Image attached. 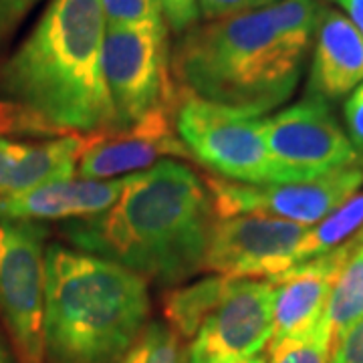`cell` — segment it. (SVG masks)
<instances>
[{
    "instance_id": "cell-1",
    "label": "cell",
    "mask_w": 363,
    "mask_h": 363,
    "mask_svg": "<svg viewBox=\"0 0 363 363\" xmlns=\"http://www.w3.org/2000/svg\"><path fill=\"white\" fill-rule=\"evenodd\" d=\"M101 0H51L0 67V133L117 131L104 73Z\"/></svg>"
},
{
    "instance_id": "cell-2",
    "label": "cell",
    "mask_w": 363,
    "mask_h": 363,
    "mask_svg": "<svg viewBox=\"0 0 363 363\" xmlns=\"http://www.w3.org/2000/svg\"><path fill=\"white\" fill-rule=\"evenodd\" d=\"M317 18V0H279L194 25L169 52L172 79L184 95L264 117L297 89Z\"/></svg>"
},
{
    "instance_id": "cell-3",
    "label": "cell",
    "mask_w": 363,
    "mask_h": 363,
    "mask_svg": "<svg viewBox=\"0 0 363 363\" xmlns=\"http://www.w3.org/2000/svg\"><path fill=\"white\" fill-rule=\"evenodd\" d=\"M214 202L206 182L176 160L131 174L116 204L101 214L65 220L73 248L142 274L147 283L180 285L202 272Z\"/></svg>"
},
{
    "instance_id": "cell-4",
    "label": "cell",
    "mask_w": 363,
    "mask_h": 363,
    "mask_svg": "<svg viewBox=\"0 0 363 363\" xmlns=\"http://www.w3.org/2000/svg\"><path fill=\"white\" fill-rule=\"evenodd\" d=\"M150 283L113 260L45 248V363H121L150 323Z\"/></svg>"
},
{
    "instance_id": "cell-5",
    "label": "cell",
    "mask_w": 363,
    "mask_h": 363,
    "mask_svg": "<svg viewBox=\"0 0 363 363\" xmlns=\"http://www.w3.org/2000/svg\"><path fill=\"white\" fill-rule=\"evenodd\" d=\"M174 128L188 156L214 176L242 184H281L262 117L184 95L174 111Z\"/></svg>"
},
{
    "instance_id": "cell-6",
    "label": "cell",
    "mask_w": 363,
    "mask_h": 363,
    "mask_svg": "<svg viewBox=\"0 0 363 363\" xmlns=\"http://www.w3.org/2000/svg\"><path fill=\"white\" fill-rule=\"evenodd\" d=\"M104 73L117 128L128 130L164 107H176L168 28L105 26Z\"/></svg>"
},
{
    "instance_id": "cell-7",
    "label": "cell",
    "mask_w": 363,
    "mask_h": 363,
    "mask_svg": "<svg viewBox=\"0 0 363 363\" xmlns=\"http://www.w3.org/2000/svg\"><path fill=\"white\" fill-rule=\"evenodd\" d=\"M43 222L0 220V315L18 363H45Z\"/></svg>"
},
{
    "instance_id": "cell-8",
    "label": "cell",
    "mask_w": 363,
    "mask_h": 363,
    "mask_svg": "<svg viewBox=\"0 0 363 363\" xmlns=\"http://www.w3.org/2000/svg\"><path fill=\"white\" fill-rule=\"evenodd\" d=\"M262 131L281 182H303L359 164L350 135L329 101L307 95L297 104L262 117Z\"/></svg>"
},
{
    "instance_id": "cell-9",
    "label": "cell",
    "mask_w": 363,
    "mask_h": 363,
    "mask_svg": "<svg viewBox=\"0 0 363 363\" xmlns=\"http://www.w3.org/2000/svg\"><path fill=\"white\" fill-rule=\"evenodd\" d=\"M206 186L216 218L262 214L313 226L362 190L363 166L355 164L311 180L281 184H242L210 176Z\"/></svg>"
},
{
    "instance_id": "cell-10",
    "label": "cell",
    "mask_w": 363,
    "mask_h": 363,
    "mask_svg": "<svg viewBox=\"0 0 363 363\" xmlns=\"http://www.w3.org/2000/svg\"><path fill=\"white\" fill-rule=\"evenodd\" d=\"M271 279H230L226 293L188 345V363H242L271 345Z\"/></svg>"
},
{
    "instance_id": "cell-11",
    "label": "cell",
    "mask_w": 363,
    "mask_h": 363,
    "mask_svg": "<svg viewBox=\"0 0 363 363\" xmlns=\"http://www.w3.org/2000/svg\"><path fill=\"white\" fill-rule=\"evenodd\" d=\"M307 230L309 226L262 214L216 218L202 271L230 279H272L297 264Z\"/></svg>"
},
{
    "instance_id": "cell-12",
    "label": "cell",
    "mask_w": 363,
    "mask_h": 363,
    "mask_svg": "<svg viewBox=\"0 0 363 363\" xmlns=\"http://www.w3.org/2000/svg\"><path fill=\"white\" fill-rule=\"evenodd\" d=\"M174 111L164 107L128 130L89 135L79 157V178L113 180L152 168L160 157H190L174 128Z\"/></svg>"
},
{
    "instance_id": "cell-13",
    "label": "cell",
    "mask_w": 363,
    "mask_h": 363,
    "mask_svg": "<svg viewBox=\"0 0 363 363\" xmlns=\"http://www.w3.org/2000/svg\"><path fill=\"white\" fill-rule=\"evenodd\" d=\"M363 240V230L345 245L317 259L298 262L272 277L274 285V331L271 345L307 333L323 319L335 279Z\"/></svg>"
},
{
    "instance_id": "cell-14",
    "label": "cell",
    "mask_w": 363,
    "mask_h": 363,
    "mask_svg": "<svg viewBox=\"0 0 363 363\" xmlns=\"http://www.w3.org/2000/svg\"><path fill=\"white\" fill-rule=\"evenodd\" d=\"M130 176L113 180L69 178L37 186L0 202V220H75L101 214L123 194Z\"/></svg>"
},
{
    "instance_id": "cell-15",
    "label": "cell",
    "mask_w": 363,
    "mask_h": 363,
    "mask_svg": "<svg viewBox=\"0 0 363 363\" xmlns=\"http://www.w3.org/2000/svg\"><path fill=\"white\" fill-rule=\"evenodd\" d=\"M313 43L309 95L335 101L363 83V33L341 11L319 9Z\"/></svg>"
},
{
    "instance_id": "cell-16",
    "label": "cell",
    "mask_w": 363,
    "mask_h": 363,
    "mask_svg": "<svg viewBox=\"0 0 363 363\" xmlns=\"http://www.w3.org/2000/svg\"><path fill=\"white\" fill-rule=\"evenodd\" d=\"M87 140L89 135L69 133L30 143L0 135V202L49 182L73 178Z\"/></svg>"
},
{
    "instance_id": "cell-17",
    "label": "cell",
    "mask_w": 363,
    "mask_h": 363,
    "mask_svg": "<svg viewBox=\"0 0 363 363\" xmlns=\"http://www.w3.org/2000/svg\"><path fill=\"white\" fill-rule=\"evenodd\" d=\"M228 283H230V277L210 272L190 285L178 286L166 293L164 313H166L169 327L182 341L194 339L208 315L214 311V307L224 297Z\"/></svg>"
},
{
    "instance_id": "cell-18",
    "label": "cell",
    "mask_w": 363,
    "mask_h": 363,
    "mask_svg": "<svg viewBox=\"0 0 363 363\" xmlns=\"http://www.w3.org/2000/svg\"><path fill=\"white\" fill-rule=\"evenodd\" d=\"M363 230V190L347 198L323 220L309 226L297 250V264L317 259L345 245Z\"/></svg>"
},
{
    "instance_id": "cell-19",
    "label": "cell",
    "mask_w": 363,
    "mask_h": 363,
    "mask_svg": "<svg viewBox=\"0 0 363 363\" xmlns=\"http://www.w3.org/2000/svg\"><path fill=\"white\" fill-rule=\"evenodd\" d=\"M363 317V240L335 279L327 301L323 321L331 329L333 341Z\"/></svg>"
},
{
    "instance_id": "cell-20",
    "label": "cell",
    "mask_w": 363,
    "mask_h": 363,
    "mask_svg": "<svg viewBox=\"0 0 363 363\" xmlns=\"http://www.w3.org/2000/svg\"><path fill=\"white\" fill-rule=\"evenodd\" d=\"M121 363H188V350L169 325L150 321Z\"/></svg>"
},
{
    "instance_id": "cell-21",
    "label": "cell",
    "mask_w": 363,
    "mask_h": 363,
    "mask_svg": "<svg viewBox=\"0 0 363 363\" xmlns=\"http://www.w3.org/2000/svg\"><path fill=\"white\" fill-rule=\"evenodd\" d=\"M331 345V329L321 319L307 333L271 345L269 363H329Z\"/></svg>"
},
{
    "instance_id": "cell-22",
    "label": "cell",
    "mask_w": 363,
    "mask_h": 363,
    "mask_svg": "<svg viewBox=\"0 0 363 363\" xmlns=\"http://www.w3.org/2000/svg\"><path fill=\"white\" fill-rule=\"evenodd\" d=\"M107 26L168 28L156 0H101Z\"/></svg>"
},
{
    "instance_id": "cell-23",
    "label": "cell",
    "mask_w": 363,
    "mask_h": 363,
    "mask_svg": "<svg viewBox=\"0 0 363 363\" xmlns=\"http://www.w3.org/2000/svg\"><path fill=\"white\" fill-rule=\"evenodd\" d=\"M279 0H196L200 16L206 21H216V18H226L234 14L250 13L267 9Z\"/></svg>"
},
{
    "instance_id": "cell-24",
    "label": "cell",
    "mask_w": 363,
    "mask_h": 363,
    "mask_svg": "<svg viewBox=\"0 0 363 363\" xmlns=\"http://www.w3.org/2000/svg\"><path fill=\"white\" fill-rule=\"evenodd\" d=\"M156 2L164 14L168 30L182 35L188 28L198 25L200 11H198L196 0H156Z\"/></svg>"
},
{
    "instance_id": "cell-25",
    "label": "cell",
    "mask_w": 363,
    "mask_h": 363,
    "mask_svg": "<svg viewBox=\"0 0 363 363\" xmlns=\"http://www.w3.org/2000/svg\"><path fill=\"white\" fill-rule=\"evenodd\" d=\"M329 363H363V317L333 341Z\"/></svg>"
},
{
    "instance_id": "cell-26",
    "label": "cell",
    "mask_w": 363,
    "mask_h": 363,
    "mask_svg": "<svg viewBox=\"0 0 363 363\" xmlns=\"http://www.w3.org/2000/svg\"><path fill=\"white\" fill-rule=\"evenodd\" d=\"M343 117L351 145L355 147L359 164L363 166V83L350 93V99L343 105Z\"/></svg>"
},
{
    "instance_id": "cell-27",
    "label": "cell",
    "mask_w": 363,
    "mask_h": 363,
    "mask_svg": "<svg viewBox=\"0 0 363 363\" xmlns=\"http://www.w3.org/2000/svg\"><path fill=\"white\" fill-rule=\"evenodd\" d=\"M40 0H0V43L9 39Z\"/></svg>"
},
{
    "instance_id": "cell-28",
    "label": "cell",
    "mask_w": 363,
    "mask_h": 363,
    "mask_svg": "<svg viewBox=\"0 0 363 363\" xmlns=\"http://www.w3.org/2000/svg\"><path fill=\"white\" fill-rule=\"evenodd\" d=\"M337 4L343 14L363 33V0H327Z\"/></svg>"
},
{
    "instance_id": "cell-29",
    "label": "cell",
    "mask_w": 363,
    "mask_h": 363,
    "mask_svg": "<svg viewBox=\"0 0 363 363\" xmlns=\"http://www.w3.org/2000/svg\"><path fill=\"white\" fill-rule=\"evenodd\" d=\"M0 363H13V359H11V353H9L6 347H4L2 339H0Z\"/></svg>"
},
{
    "instance_id": "cell-30",
    "label": "cell",
    "mask_w": 363,
    "mask_h": 363,
    "mask_svg": "<svg viewBox=\"0 0 363 363\" xmlns=\"http://www.w3.org/2000/svg\"><path fill=\"white\" fill-rule=\"evenodd\" d=\"M242 363H267V359L264 357H252V359H248V362H242Z\"/></svg>"
}]
</instances>
